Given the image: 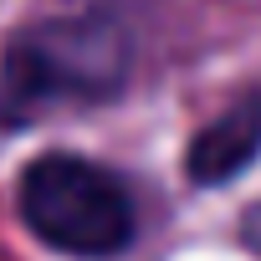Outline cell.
Returning a JSON list of instances; mask_svg holds the SVG:
<instances>
[{
	"label": "cell",
	"instance_id": "cell-3",
	"mask_svg": "<svg viewBox=\"0 0 261 261\" xmlns=\"http://www.w3.org/2000/svg\"><path fill=\"white\" fill-rule=\"evenodd\" d=\"M256 154H261V92H246L190 144V179L195 185H225Z\"/></svg>",
	"mask_w": 261,
	"mask_h": 261
},
{
	"label": "cell",
	"instance_id": "cell-2",
	"mask_svg": "<svg viewBox=\"0 0 261 261\" xmlns=\"http://www.w3.org/2000/svg\"><path fill=\"white\" fill-rule=\"evenodd\" d=\"M21 220L57 251L113 256L134 236V200L108 169L77 154H46L21 179Z\"/></svg>",
	"mask_w": 261,
	"mask_h": 261
},
{
	"label": "cell",
	"instance_id": "cell-1",
	"mask_svg": "<svg viewBox=\"0 0 261 261\" xmlns=\"http://www.w3.org/2000/svg\"><path fill=\"white\" fill-rule=\"evenodd\" d=\"M128 36L108 16H46L6 51L11 102L26 113L102 102L128 77Z\"/></svg>",
	"mask_w": 261,
	"mask_h": 261
},
{
	"label": "cell",
	"instance_id": "cell-4",
	"mask_svg": "<svg viewBox=\"0 0 261 261\" xmlns=\"http://www.w3.org/2000/svg\"><path fill=\"white\" fill-rule=\"evenodd\" d=\"M246 241H251V246L261 251V205H256V210L246 215Z\"/></svg>",
	"mask_w": 261,
	"mask_h": 261
}]
</instances>
